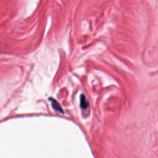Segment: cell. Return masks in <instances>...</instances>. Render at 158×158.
<instances>
[{
    "instance_id": "2",
    "label": "cell",
    "mask_w": 158,
    "mask_h": 158,
    "mask_svg": "<svg viewBox=\"0 0 158 158\" xmlns=\"http://www.w3.org/2000/svg\"><path fill=\"white\" fill-rule=\"evenodd\" d=\"M80 107L83 109H86L88 107V102L86 97L83 94L80 96Z\"/></svg>"
},
{
    "instance_id": "1",
    "label": "cell",
    "mask_w": 158,
    "mask_h": 158,
    "mask_svg": "<svg viewBox=\"0 0 158 158\" xmlns=\"http://www.w3.org/2000/svg\"><path fill=\"white\" fill-rule=\"evenodd\" d=\"M49 100L51 101V105H52V107H53V109L54 110H56V111H57V112H59L60 113L64 114V112L62 107L60 106L59 103L56 99H54L53 98H49Z\"/></svg>"
}]
</instances>
